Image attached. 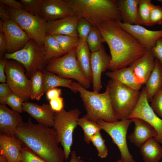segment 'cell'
I'll use <instances>...</instances> for the list:
<instances>
[{
	"label": "cell",
	"mask_w": 162,
	"mask_h": 162,
	"mask_svg": "<svg viewBox=\"0 0 162 162\" xmlns=\"http://www.w3.org/2000/svg\"><path fill=\"white\" fill-rule=\"evenodd\" d=\"M97 28L110 49L111 71L130 66L143 55L147 49L115 21L104 22Z\"/></svg>",
	"instance_id": "cell-1"
},
{
	"label": "cell",
	"mask_w": 162,
	"mask_h": 162,
	"mask_svg": "<svg viewBox=\"0 0 162 162\" xmlns=\"http://www.w3.org/2000/svg\"><path fill=\"white\" fill-rule=\"evenodd\" d=\"M15 136L47 162H64V152L53 127L34 124L29 118L19 126Z\"/></svg>",
	"instance_id": "cell-2"
},
{
	"label": "cell",
	"mask_w": 162,
	"mask_h": 162,
	"mask_svg": "<svg viewBox=\"0 0 162 162\" xmlns=\"http://www.w3.org/2000/svg\"><path fill=\"white\" fill-rule=\"evenodd\" d=\"M75 14L97 27L110 21H121L120 12L115 0H64Z\"/></svg>",
	"instance_id": "cell-3"
},
{
	"label": "cell",
	"mask_w": 162,
	"mask_h": 162,
	"mask_svg": "<svg viewBox=\"0 0 162 162\" xmlns=\"http://www.w3.org/2000/svg\"><path fill=\"white\" fill-rule=\"evenodd\" d=\"M73 85L79 93L88 118L96 122L99 120L108 122L118 121L113 110L107 87L106 86L104 92L100 93L88 91L76 82L74 81Z\"/></svg>",
	"instance_id": "cell-4"
},
{
	"label": "cell",
	"mask_w": 162,
	"mask_h": 162,
	"mask_svg": "<svg viewBox=\"0 0 162 162\" xmlns=\"http://www.w3.org/2000/svg\"><path fill=\"white\" fill-rule=\"evenodd\" d=\"M106 86L117 119H128L138 101L140 92L111 79Z\"/></svg>",
	"instance_id": "cell-5"
},
{
	"label": "cell",
	"mask_w": 162,
	"mask_h": 162,
	"mask_svg": "<svg viewBox=\"0 0 162 162\" xmlns=\"http://www.w3.org/2000/svg\"><path fill=\"white\" fill-rule=\"evenodd\" d=\"M3 57L22 64L25 68L26 76L30 79L38 71L45 69L47 61L44 46H39L31 39L21 49L13 53H6Z\"/></svg>",
	"instance_id": "cell-6"
},
{
	"label": "cell",
	"mask_w": 162,
	"mask_h": 162,
	"mask_svg": "<svg viewBox=\"0 0 162 162\" xmlns=\"http://www.w3.org/2000/svg\"><path fill=\"white\" fill-rule=\"evenodd\" d=\"M81 113V111L78 108L68 111L64 109L60 112L55 113L52 127L63 147L66 160L68 159L71 152L73 133L78 125V121Z\"/></svg>",
	"instance_id": "cell-7"
},
{
	"label": "cell",
	"mask_w": 162,
	"mask_h": 162,
	"mask_svg": "<svg viewBox=\"0 0 162 162\" xmlns=\"http://www.w3.org/2000/svg\"><path fill=\"white\" fill-rule=\"evenodd\" d=\"M76 48L58 58L48 60L45 70L67 79H73L86 89L90 88L92 83L85 77L78 64Z\"/></svg>",
	"instance_id": "cell-8"
},
{
	"label": "cell",
	"mask_w": 162,
	"mask_h": 162,
	"mask_svg": "<svg viewBox=\"0 0 162 162\" xmlns=\"http://www.w3.org/2000/svg\"><path fill=\"white\" fill-rule=\"evenodd\" d=\"M4 5L11 18L25 32L30 39L34 40L39 46H43L46 34V21L41 16L32 15L26 10Z\"/></svg>",
	"instance_id": "cell-9"
},
{
	"label": "cell",
	"mask_w": 162,
	"mask_h": 162,
	"mask_svg": "<svg viewBox=\"0 0 162 162\" xmlns=\"http://www.w3.org/2000/svg\"><path fill=\"white\" fill-rule=\"evenodd\" d=\"M6 83L13 93L21 96L25 102L30 98L31 81L26 75L23 65L14 59H8L5 68Z\"/></svg>",
	"instance_id": "cell-10"
},
{
	"label": "cell",
	"mask_w": 162,
	"mask_h": 162,
	"mask_svg": "<svg viewBox=\"0 0 162 162\" xmlns=\"http://www.w3.org/2000/svg\"><path fill=\"white\" fill-rule=\"evenodd\" d=\"M132 122L131 119L113 122H106L102 120L97 122L101 130L110 136L113 142L117 146L120 153L121 159L125 162H136L129 152L127 142L128 129Z\"/></svg>",
	"instance_id": "cell-11"
},
{
	"label": "cell",
	"mask_w": 162,
	"mask_h": 162,
	"mask_svg": "<svg viewBox=\"0 0 162 162\" xmlns=\"http://www.w3.org/2000/svg\"><path fill=\"white\" fill-rule=\"evenodd\" d=\"M138 118L144 121L153 127L157 132L156 139L162 143V119L152 110L147 100L145 86L140 92L138 101L128 119Z\"/></svg>",
	"instance_id": "cell-12"
},
{
	"label": "cell",
	"mask_w": 162,
	"mask_h": 162,
	"mask_svg": "<svg viewBox=\"0 0 162 162\" xmlns=\"http://www.w3.org/2000/svg\"><path fill=\"white\" fill-rule=\"evenodd\" d=\"M0 32H3L6 39V53H11L22 48L30 39L25 32L10 17L0 20Z\"/></svg>",
	"instance_id": "cell-13"
},
{
	"label": "cell",
	"mask_w": 162,
	"mask_h": 162,
	"mask_svg": "<svg viewBox=\"0 0 162 162\" xmlns=\"http://www.w3.org/2000/svg\"><path fill=\"white\" fill-rule=\"evenodd\" d=\"M111 59V56L107 53L103 45L99 50L91 52L93 91L99 92L102 89L101 74L109 69Z\"/></svg>",
	"instance_id": "cell-14"
},
{
	"label": "cell",
	"mask_w": 162,
	"mask_h": 162,
	"mask_svg": "<svg viewBox=\"0 0 162 162\" xmlns=\"http://www.w3.org/2000/svg\"><path fill=\"white\" fill-rule=\"evenodd\" d=\"M116 22L121 28L131 35L147 50H151L157 40L162 37V30H151L141 25H130L121 21Z\"/></svg>",
	"instance_id": "cell-15"
},
{
	"label": "cell",
	"mask_w": 162,
	"mask_h": 162,
	"mask_svg": "<svg viewBox=\"0 0 162 162\" xmlns=\"http://www.w3.org/2000/svg\"><path fill=\"white\" fill-rule=\"evenodd\" d=\"M81 17L75 14L64 18L46 21V34H62L79 37L76 30L77 22Z\"/></svg>",
	"instance_id": "cell-16"
},
{
	"label": "cell",
	"mask_w": 162,
	"mask_h": 162,
	"mask_svg": "<svg viewBox=\"0 0 162 162\" xmlns=\"http://www.w3.org/2000/svg\"><path fill=\"white\" fill-rule=\"evenodd\" d=\"M75 14L64 0H43L40 16L47 21L61 19Z\"/></svg>",
	"instance_id": "cell-17"
},
{
	"label": "cell",
	"mask_w": 162,
	"mask_h": 162,
	"mask_svg": "<svg viewBox=\"0 0 162 162\" xmlns=\"http://www.w3.org/2000/svg\"><path fill=\"white\" fill-rule=\"evenodd\" d=\"M22 106L23 111L28 113L38 123L50 127H53L55 112L50 104H43L39 105L27 101L23 103Z\"/></svg>",
	"instance_id": "cell-18"
},
{
	"label": "cell",
	"mask_w": 162,
	"mask_h": 162,
	"mask_svg": "<svg viewBox=\"0 0 162 162\" xmlns=\"http://www.w3.org/2000/svg\"><path fill=\"white\" fill-rule=\"evenodd\" d=\"M23 122L19 113L10 109L6 105L0 104V134L15 135L19 126Z\"/></svg>",
	"instance_id": "cell-19"
},
{
	"label": "cell",
	"mask_w": 162,
	"mask_h": 162,
	"mask_svg": "<svg viewBox=\"0 0 162 162\" xmlns=\"http://www.w3.org/2000/svg\"><path fill=\"white\" fill-rule=\"evenodd\" d=\"M155 59L151 50H148L130 66L137 80L142 86L145 85L154 68Z\"/></svg>",
	"instance_id": "cell-20"
},
{
	"label": "cell",
	"mask_w": 162,
	"mask_h": 162,
	"mask_svg": "<svg viewBox=\"0 0 162 162\" xmlns=\"http://www.w3.org/2000/svg\"><path fill=\"white\" fill-rule=\"evenodd\" d=\"M23 143L15 135L0 134V155L5 156L8 162H21Z\"/></svg>",
	"instance_id": "cell-21"
},
{
	"label": "cell",
	"mask_w": 162,
	"mask_h": 162,
	"mask_svg": "<svg viewBox=\"0 0 162 162\" xmlns=\"http://www.w3.org/2000/svg\"><path fill=\"white\" fill-rule=\"evenodd\" d=\"M131 119L135 126L133 132L128 135L127 137L136 146L140 148L150 139L157 138V132L149 124L139 118Z\"/></svg>",
	"instance_id": "cell-22"
},
{
	"label": "cell",
	"mask_w": 162,
	"mask_h": 162,
	"mask_svg": "<svg viewBox=\"0 0 162 162\" xmlns=\"http://www.w3.org/2000/svg\"><path fill=\"white\" fill-rule=\"evenodd\" d=\"M140 0H118L116 3L122 22L130 25H141L138 14Z\"/></svg>",
	"instance_id": "cell-23"
},
{
	"label": "cell",
	"mask_w": 162,
	"mask_h": 162,
	"mask_svg": "<svg viewBox=\"0 0 162 162\" xmlns=\"http://www.w3.org/2000/svg\"><path fill=\"white\" fill-rule=\"evenodd\" d=\"M105 75L111 79L137 90L139 91L142 86L137 80L132 69L130 66L107 72Z\"/></svg>",
	"instance_id": "cell-24"
},
{
	"label": "cell",
	"mask_w": 162,
	"mask_h": 162,
	"mask_svg": "<svg viewBox=\"0 0 162 162\" xmlns=\"http://www.w3.org/2000/svg\"><path fill=\"white\" fill-rule=\"evenodd\" d=\"M76 55L81 70L87 79L92 83L91 52L86 41L80 42L76 48Z\"/></svg>",
	"instance_id": "cell-25"
},
{
	"label": "cell",
	"mask_w": 162,
	"mask_h": 162,
	"mask_svg": "<svg viewBox=\"0 0 162 162\" xmlns=\"http://www.w3.org/2000/svg\"><path fill=\"white\" fill-rule=\"evenodd\" d=\"M147 100L150 102L154 95L162 88V68L159 60L155 58L154 68L145 84Z\"/></svg>",
	"instance_id": "cell-26"
},
{
	"label": "cell",
	"mask_w": 162,
	"mask_h": 162,
	"mask_svg": "<svg viewBox=\"0 0 162 162\" xmlns=\"http://www.w3.org/2000/svg\"><path fill=\"white\" fill-rule=\"evenodd\" d=\"M44 74V91L46 93L51 88L62 87L69 88L74 93L78 92L74 87V81L71 79L65 78L56 74L49 72L45 69Z\"/></svg>",
	"instance_id": "cell-27"
},
{
	"label": "cell",
	"mask_w": 162,
	"mask_h": 162,
	"mask_svg": "<svg viewBox=\"0 0 162 162\" xmlns=\"http://www.w3.org/2000/svg\"><path fill=\"white\" fill-rule=\"evenodd\" d=\"M155 138L146 141L140 148L144 162H158L162 157V147Z\"/></svg>",
	"instance_id": "cell-28"
},
{
	"label": "cell",
	"mask_w": 162,
	"mask_h": 162,
	"mask_svg": "<svg viewBox=\"0 0 162 162\" xmlns=\"http://www.w3.org/2000/svg\"><path fill=\"white\" fill-rule=\"evenodd\" d=\"M46 57L47 60L61 57L64 53L53 36L46 34L44 41Z\"/></svg>",
	"instance_id": "cell-29"
},
{
	"label": "cell",
	"mask_w": 162,
	"mask_h": 162,
	"mask_svg": "<svg viewBox=\"0 0 162 162\" xmlns=\"http://www.w3.org/2000/svg\"><path fill=\"white\" fill-rule=\"evenodd\" d=\"M78 125L82 128L84 132V139L85 142L89 144L92 136L101 129L99 124L88 118L85 115L80 118L78 121Z\"/></svg>",
	"instance_id": "cell-30"
},
{
	"label": "cell",
	"mask_w": 162,
	"mask_h": 162,
	"mask_svg": "<svg viewBox=\"0 0 162 162\" xmlns=\"http://www.w3.org/2000/svg\"><path fill=\"white\" fill-rule=\"evenodd\" d=\"M32 93L30 99L39 100L44 93V74L43 70L37 71L30 79Z\"/></svg>",
	"instance_id": "cell-31"
},
{
	"label": "cell",
	"mask_w": 162,
	"mask_h": 162,
	"mask_svg": "<svg viewBox=\"0 0 162 162\" xmlns=\"http://www.w3.org/2000/svg\"><path fill=\"white\" fill-rule=\"evenodd\" d=\"M52 36L60 45L64 55L76 48L80 43V39L79 37H74L62 34H55Z\"/></svg>",
	"instance_id": "cell-32"
},
{
	"label": "cell",
	"mask_w": 162,
	"mask_h": 162,
	"mask_svg": "<svg viewBox=\"0 0 162 162\" xmlns=\"http://www.w3.org/2000/svg\"><path fill=\"white\" fill-rule=\"evenodd\" d=\"M86 41L91 52L99 50L105 42L98 28L94 26L92 27Z\"/></svg>",
	"instance_id": "cell-33"
},
{
	"label": "cell",
	"mask_w": 162,
	"mask_h": 162,
	"mask_svg": "<svg viewBox=\"0 0 162 162\" xmlns=\"http://www.w3.org/2000/svg\"><path fill=\"white\" fill-rule=\"evenodd\" d=\"M154 5L150 0H140L138 14L141 25L150 26V14Z\"/></svg>",
	"instance_id": "cell-34"
},
{
	"label": "cell",
	"mask_w": 162,
	"mask_h": 162,
	"mask_svg": "<svg viewBox=\"0 0 162 162\" xmlns=\"http://www.w3.org/2000/svg\"><path fill=\"white\" fill-rule=\"evenodd\" d=\"M105 141L100 131L94 135L91 139V142L96 147L98 152V156L101 158H105L108 155V151L105 144Z\"/></svg>",
	"instance_id": "cell-35"
},
{
	"label": "cell",
	"mask_w": 162,
	"mask_h": 162,
	"mask_svg": "<svg viewBox=\"0 0 162 162\" xmlns=\"http://www.w3.org/2000/svg\"><path fill=\"white\" fill-rule=\"evenodd\" d=\"M25 10L30 14L40 16L43 0H20Z\"/></svg>",
	"instance_id": "cell-36"
},
{
	"label": "cell",
	"mask_w": 162,
	"mask_h": 162,
	"mask_svg": "<svg viewBox=\"0 0 162 162\" xmlns=\"http://www.w3.org/2000/svg\"><path fill=\"white\" fill-rule=\"evenodd\" d=\"M92 26L85 19L81 17L76 26V30L80 38V41H86V38Z\"/></svg>",
	"instance_id": "cell-37"
},
{
	"label": "cell",
	"mask_w": 162,
	"mask_h": 162,
	"mask_svg": "<svg viewBox=\"0 0 162 162\" xmlns=\"http://www.w3.org/2000/svg\"><path fill=\"white\" fill-rule=\"evenodd\" d=\"M24 102L21 96L14 93H12L5 100L6 104L9 105L13 110L19 113L23 112L22 105Z\"/></svg>",
	"instance_id": "cell-38"
},
{
	"label": "cell",
	"mask_w": 162,
	"mask_h": 162,
	"mask_svg": "<svg viewBox=\"0 0 162 162\" xmlns=\"http://www.w3.org/2000/svg\"><path fill=\"white\" fill-rule=\"evenodd\" d=\"M21 162H47L26 146L21 150Z\"/></svg>",
	"instance_id": "cell-39"
},
{
	"label": "cell",
	"mask_w": 162,
	"mask_h": 162,
	"mask_svg": "<svg viewBox=\"0 0 162 162\" xmlns=\"http://www.w3.org/2000/svg\"><path fill=\"white\" fill-rule=\"evenodd\" d=\"M150 106L156 114L162 119V88L154 95Z\"/></svg>",
	"instance_id": "cell-40"
},
{
	"label": "cell",
	"mask_w": 162,
	"mask_h": 162,
	"mask_svg": "<svg viewBox=\"0 0 162 162\" xmlns=\"http://www.w3.org/2000/svg\"><path fill=\"white\" fill-rule=\"evenodd\" d=\"M162 24V7L154 5L152 9L150 18V26Z\"/></svg>",
	"instance_id": "cell-41"
},
{
	"label": "cell",
	"mask_w": 162,
	"mask_h": 162,
	"mask_svg": "<svg viewBox=\"0 0 162 162\" xmlns=\"http://www.w3.org/2000/svg\"><path fill=\"white\" fill-rule=\"evenodd\" d=\"M12 92L6 82L0 84V103L6 105L5 100Z\"/></svg>",
	"instance_id": "cell-42"
},
{
	"label": "cell",
	"mask_w": 162,
	"mask_h": 162,
	"mask_svg": "<svg viewBox=\"0 0 162 162\" xmlns=\"http://www.w3.org/2000/svg\"><path fill=\"white\" fill-rule=\"evenodd\" d=\"M151 50L155 58H157L162 64V37L157 40L155 46Z\"/></svg>",
	"instance_id": "cell-43"
},
{
	"label": "cell",
	"mask_w": 162,
	"mask_h": 162,
	"mask_svg": "<svg viewBox=\"0 0 162 162\" xmlns=\"http://www.w3.org/2000/svg\"><path fill=\"white\" fill-rule=\"evenodd\" d=\"M49 104L55 112H60L64 109L63 99L61 97L50 100Z\"/></svg>",
	"instance_id": "cell-44"
},
{
	"label": "cell",
	"mask_w": 162,
	"mask_h": 162,
	"mask_svg": "<svg viewBox=\"0 0 162 162\" xmlns=\"http://www.w3.org/2000/svg\"><path fill=\"white\" fill-rule=\"evenodd\" d=\"M0 4L16 9L26 10L20 1L15 0H0Z\"/></svg>",
	"instance_id": "cell-45"
},
{
	"label": "cell",
	"mask_w": 162,
	"mask_h": 162,
	"mask_svg": "<svg viewBox=\"0 0 162 162\" xmlns=\"http://www.w3.org/2000/svg\"><path fill=\"white\" fill-rule=\"evenodd\" d=\"M8 60L3 57L0 59V82L1 83L6 82L5 68Z\"/></svg>",
	"instance_id": "cell-46"
},
{
	"label": "cell",
	"mask_w": 162,
	"mask_h": 162,
	"mask_svg": "<svg viewBox=\"0 0 162 162\" xmlns=\"http://www.w3.org/2000/svg\"><path fill=\"white\" fill-rule=\"evenodd\" d=\"M7 43L4 33L0 32V58L3 57L7 53Z\"/></svg>",
	"instance_id": "cell-47"
},
{
	"label": "cell",
	"mask_w": 162,
	"mask_h": 162,
	"mask_svg": "<svg viewBox=\"0 0 162 162\" xmlns=\"http://www.w3.org/2000/svg\"><path fill=\"white\" fill-rule=\"evenodd\" d=\"M48 99L50 100L60 97L62 94V90L58 88H55L48 90L46 93Z\"/></svg>",
	"instance_id": "cell-48"
},
{
	"label": "cell",
	"mask_w": 162,
	"mask_h": 162,
	"mask_svg": "<svg viewBox=\"0 0 162 162\" xmlns=\"http://www.w3.org/2000/svg\"><path fill=\"white\" fill-rule=\"evenodd\" d=\"M69 162H84L83 160L77 156L75 151L71 153V158Z\"/></svg>",
	"instance_id": "cell-49"
},
{
	"label": "cell",
	"mask_w": 162,
	"mask_h": 162,
	"mask_svg": "<svg viewBox=\"0 0 162 162\" xmlns=\"http://www.w3.org/2000/svg\"><path fill=\"white\" fill-rule=\"evenodd\" d=\"M0 162H8L6 158L3 155L0 156Z\"/></svg>",
	"instance_id": "cell-50"
},
{
	"label": "cell",
	"mask_w": 162,
	"mask_h": 162,
	"mask_svg": "<svg viewBox=\"0 0 162 162\" xmlns=\"http://www.w3.org/2000/svg\"><path fill=\"white\" fill-rule=\"evenodd\" d=\"M116 162H125L123 160L121 159H119Z\"/></svg>",
	"instance_id": "cell-51"
},
{
	"label": "cell",
	"mask_w": 162,
	"mask_h": 162,
	"mask_svg": "<svg viewBox=\"0 0 162 162\" xmlns=\"http://www.w3.org/2000/svg\"><path fill=\"white\" fill-rule=\"evenodd\" d=\"M157 1L162 4V0H157Z\"/></svg>",
	"instance_id": "cell-52"
},
{
	"label": "cell",
	"mask_w": 162,
	"mask_h": 162,
	"mask_svg": "<svg viewBox=\"0 0 162 162\" xmlns=\"http://www.w3.org/2000/svg\"><path fill=\"white\" fill-rule=\"evenodd\" d=\"M161 66H162V64H161Z\"/></svg>",
	"instance_id": "cell-53"
}]
</instances>
